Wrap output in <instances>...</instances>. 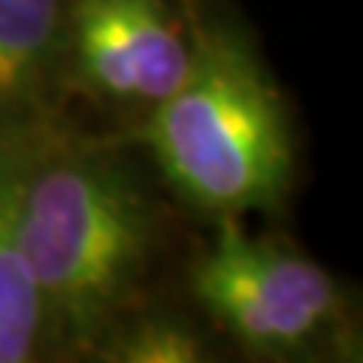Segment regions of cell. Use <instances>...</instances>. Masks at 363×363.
<instances>
[{"label":"cell","instance_id":"1","mask_svg":"<svg viewBox=\"0 0 363 363\" xmlns=\"http://www.w3.org/2000/svg\"><path fill=\"white\" fill-rule=\"evenodd\" d=\"M152 209L109 157L25 149L21 240L58 345H94L133 297L152 248Z\"/></svg>","mask_w":363,"mask_h":363},{"label":"cell","instance_id":"2","mask_svg":"<svg viewBox=\"0 0 363 363\" xmlns=\"http://www.w3.org/2000/svg\"><path fill=\"white\" fill-rule=\"evenodd\" d=\"M145 143L179 194L218 215L269 209L291 185L281 100L230 33H200L191 43L188 70L155 104Z\"/></svg>","mask_w":363,"mask_h":363},{"label":"cell","instance_id":"3","mask_svg":"<svg viewBox=\"0 0 363 363\" xmlns=\"http://www.w3.org/2000/svg\"><path fill=\"white\" fill-rule=\"evenodd\" d=\"M194 291L248 348H300L339 312V291L309 257L252 240L236 215H221L218 236L194 269Z\"/></svg>","mask_w":363,"mask_h":363},{"label":"cell","instance_id":"4","mask_svg":"<svg viewBox=\"0 0 363 363\" xmlns=\"http://www.w3.org/2000/svg\"><path fill=\"white\" fill-rule=\"evenodd\" d=\"M73 49L100 91L157 104L191 61V43L161 0H79Z\"/></svg>","mask_w":363,"mask_h":363},{"label":"cell","instance_id":"5","mask_svg":"<svg viewBox=\"0 0 363 363\" xmlns=\"http://www.w3.org/2000/svg\"><path fill=\"white\" fill-rule=\"evenodd\" d=\"M25 149L0 143V363L30 357L43 333V300L21 240Z\"/></svg>","mask_w":363,"mask_h":363},{"label":"cell","instance_id":"6","mask_svg":"<svg viewBox=\"0 0 363 363\" xmlns=\"http://www.w3.org/2000/svg\"><path fill=\"white\" fill-rule=\"evenodd\" d=\"M58 40V0H0V124H16L37 109Z\"/></svg>","mask_w":363,"mask_h":363},{"label":"cell","instance_id":"7","mask_svg":"<svg viewBox=\"0 0 363 363\" xmlns=\"http://www.w3.org/2000/svg\"><path fill=\"white\" fill-rule=\"evenodd\" d=\"M112 357L128 363H191L200 360V342L179 324L149 321L124 336Z\"/></svg>","mask_w":363,"mask_h":363}]
</instances>
